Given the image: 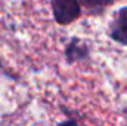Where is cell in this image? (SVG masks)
Listing matches in <instances>:
<instances>
[{"mask_svg": "<svg viewBox=\"0 0 127 126\" xmlns=\"http://www.w3.org/2000/svg\"><path fill=\"white\" fill-rule=\"evenodd\" d=\"M109 37L127 46V6H123L114 16L111 25H109Z\"/></svg>", "mask_w": 127, "mask_h": 126, "instance_id": "7a4b0ae2", "label": "cell"}, {"mask_svg": "<svg viewBox=\"0 0 127 126\" xmlns=\"http://www.w3.org/2000/svg\"><path fill=\"white\" fill-rule=\"evenodd\" d=\"M52 13L59 25H68L77 21L81 15L80 0H50Z\"/></svg>", "mask_w": 127, "mask_h": 126, "instance_id": "6da1fadb", "label": "cell"}, {"mask_svg": "<svg viewBox=\"0 0 127 126\" xmlns=\"http://www.w3.org/2000/svg\"><path fill=\"white\" fill-rule=\"evenodd\" d=\"M115 0H80L81 7L90 13V15H99L102 13L109 4H112Z\"/></svg>", "mask_w": 127, "mask_h": 126, "instance_id": "277c9868", "label": "cell"}, {"mask_svg": "<svg viewBox=\"0 0 127 126\" xmlns=\"http://www.w3.org/2000/svg\"><path fill=\"white\" fill-rule=\"evenodd\" d=\"M89 55H90L89 45L78 37H72L65 46V61H66V64H74L78 63V61H83V60H87Z\"/></svg>", "mask_w": 127, "mask_h": 126, "instance_id": "3957f363", "label": "cell"}]
</instances>
